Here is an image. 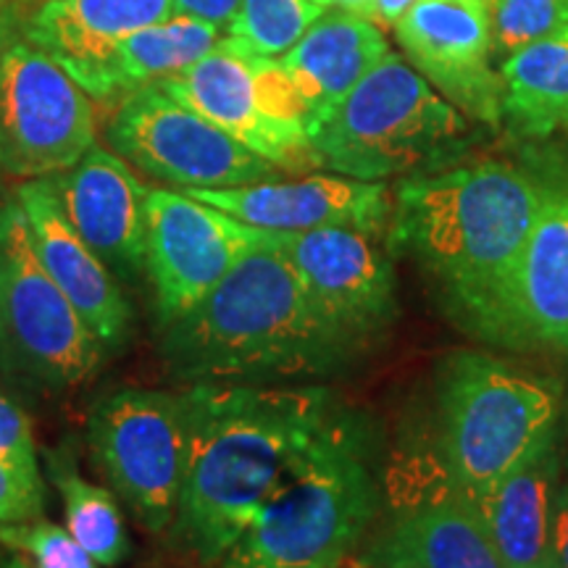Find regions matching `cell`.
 I'll use <instances>...</instances> for the list:
<instances>
[{
    "instance_id": "10",
    "label": "cell",
    "mask_w": 568,
    "mask_h": 568,
    "mask_svg": "<svg viewBox=\"0 0 568 568\" xmlns=\"http://www.w3.org/2000/svg\"><path fill=\"white\" fill-rule=\"evenodd\" d=\"M105 140L126 163L182 190L243 187L282 180L276 163L261 159L230 132L166 95L159 84L130 92L105 126Z\"/></svg>"
},
{
    "instance_id": "31",
    "label": "cell",
    "mask_w": 568,
    "mask_h": 568,
    "mask_svg": "<svg viewBox=\"0 0 568 568\" xmlns=\"http://www.w3.org/2000/svg\"><path fill=\"white\" fill-rule=\"evenodd\" d=\"M240 6H243V0H174V13L203 19L209 24L230 30L232 21L237 19Z\"/></svg>"
},
{
    "instance_id": "3",
    "label": "cell",
    "mask_w": 568,
    "mask_h": 568,
    "mask_svg": "<svg viewBox=\"0 0 568 568\" xmlns=\"http://www.w3.org/2000/svg\"><path fill=\"white\" fill-rule=\"evenodd\" d=\"M159 343L163 366L182 385L318 379L361 353L316 308L268 232L203 301L161 326Z\"/></svg>"
},
{
    "instance_id": "28",
    "label": "cell",
    "mask_w": 568,
    "mask_h": 568,
    "mask_svg": "<svg viewBox=\"0 0 568 568\" xmlns=\"http://www.w3.org/2000/svg\"><path fill=\"white\" fill-rule=\"evenodd\" d=\"M495 48L514 53L568 27V0H493Z\"/></svg>"
},
{
    "instance_id": "8",
    "label": "cell",
    "mask_w": 568,
    "mask_h": 568,
    "mask_svg": "<svg viewBox=\"0 0 568 568\" xmlns=\"http://www.w3.org/2000/svg\"><path fill=\"white\" fill-rule=\"evenodd\" d=\"M155 84L282 172L318 169L308 111L280 59L255 53L230 32L193 67Z\"/></svg>"
},
{
    "instance_id": "22",
    "label": "cell",
    "mask_w": 568,
    "mask_h": 568,
    "mask_svg": "<svg viewBox=\"0 0 568 568\" xmlns=\"http://www.w3.org/2000/svg\"><path fill=\"white\" fill-rule=\"evenodd\" d=\"M516 335L568 347V195H545L516 276Z\"/></svg>"
},
{
    "instance_id": "33",
    "label": "cell",
    "mask_w": 568,
    "mask_h": 568,
    "mask_svg": "<svg viewBox=\"0 0 568 568\" xmlns=\"http://www.w3.org/2000/svg\"><path fill=\"white\" fill-rule=\"evenodd\" d=\"M17 32H19V13L17 6L11 0H0V61L9 48L17 42Z\"/></svg>"
},
{
    "instance_id": "29",
    "label": "cell",
    "mask_w": 568,
    "mask_h": 568,
    "mask_svg": "<svg viewBox=\"0 0 568 568\" xmlns=\"http://www.w3.org/2000/svg\"><path fill=\"white\" fill-rule=\"evenodd\" d=\"M0 458L9 460L19 474H24L34 485L45 487L30 418L3 389H0Z\"/></svg>"
},
{
    "instance_id": "25",
    "label": "cell",
    "mask_w": 568,
    "mask_h": 568,
    "mask_svg": "<svg viewBox=\"0 0 568 568\" xmlns=\"http://www.w3.org/2000/svg\"><path fill=\"white\" fill-rule=\"evenodd\" d=\"M42 468L63 500L67 529L77 542L103 568L119 566L130 556V535H126L119 497L109 487L95 485L80 474L71 447L63 443L53 450H42Z\"/></svg>"
},
{
    "instance_id": "21",
    "label": "cell",
    "mask_w": 568,
    "mask_h": 568,
    "mask_svg": "<svg viewBox=\"0 0 568 568\" xmlns=\"http://www.w3.org/2000/svg\"><path fill=\"white\" fill-rule=\"evenodd\" d=\"M393 51L385 32L358 13H322L287 53L276 55L308 111V130Z\"/></svg>"
},
{
    "instance_id": "15",
    "label": "cell",
    "mask_w": 568,
    "mask_h": 568,
    "mask_svg": "<svg viewBox=\"0 0 568 568\" xmlns=\"http://www.w3.org/2000/svg\"><path fill=\"white\" fill-rule=\"evenodd\" d=\"M358 560L364 568H506L479 506L445 464L432 489L389 495L387 516L368 531Z\"/></svg>"
},
{
    "instance_id": "17",
    "label": "cell",
    "mask_w": 568,
    "mask_h": 568,
    "mask_svg": "<svg viewBox=\"0 0 568 568\" xmlns=\"http://www.w3.org/2000/svg\"><path fill=\"white\" fill-rule=\"evenodd\" d=\"M77 234L119 280L145 272L148 190L122 155L90 148L67 172L48 176Z\"/></svg>"
},
{
    "instance_id": "27",
    "label": "cell",
    "mask_w": 568,
    "mask_h": 568,
    "mask_svg": "<svg viewBox=\"0 0 568 568\" xmlns=\"http://www.w3.org/2000/svg\"><path fill=\"white\" fill-rule=\"evenodd\" d=\"M0 548L24 556L32 568H103L67 527L42 516L0 524Z\"/></svg>"
},
{
    "instance_id": "12",
    "label": "cell",
    "mask_w": 568,
    "mask_h": 568,
    "mask_svg": "<svg viewBox=\"0 0 568 568\" xmlns=\"http://www.w3.org/2000/svg\"><path fill=\"white\" fill-rule=\"evenodd\" d=\"M266 243V232L166 187L148 190L145 274L159 326L190 311Z\"/></svg>"
},
{
    "instance_id": "1",
    "label": "cell",
    "mask_w": 568,
    "mask_h": 568,
    "mask_svg": "<svg viewBox=\"0 0 568 568\" xmlns=\"http://www.w3.org/2000/svg\"><path fill=\"white\" fill-rule=\"evenodd\" d=\"M180 397L187 464L169 535L216 568L339 403L324 385H184Z\"/></svg>"
},
{
    "instance_id": "16",
    "label": "cell",
    "mask_w": 568,
    "mask_h": 568,
    "mask_svg": "<svg viewBox=\"0 0 568 568\" xmlns=\"http://www.w3.org/2000/svg\"><path fill=\"white\" fill-rule=\"evenodd\" d=\"M182 193L264 232L345 226L387 234L393 216V195L385 182H364L343 174H311L303 180H272L224 190L193 187Z\"/></svg>"
},
{
    "instance_id": "34",
    "label": "cell",
    "mask_w": 568,
    "mask_h": 568,
    "mask_svg": "<svg viewBox=\"0 0 568 568\" xmlns=\"http://www.w3.org/2000/svg\"><path fill=\"white\" fill-rule=\"evenodd\" d=\"M311 3H316L318 9L324 11L329 9L347 11V13H358V17L376 21V0H311Z\"/></svg>"
},
{
    "instance_id": "5",
    "label": "cell",
    "mask_w": 568,
    "mask_h": 568,
    "mask_svg": "<svg viewBox=\"0 0 568 568\" xmlns=\"http://www.w3.org/2000/svg\"><path fill=\"white\" fill-rule=\"evenodd\" d=\"M318 169L382 182L450 166L466 151L468 124L406 59L389 51L308 130Z\"/></svg>"
},
{
    "instance_id": "30",
    "label": "cell",
    "mask_w": 568,
    "mask_h": 568,
    "mask_svg": "<svg viewBox=\"0 0 568 568\" xmlns=\"http://www.w3.org/2000/svg\"><path fill=\"white\" fill-rule=\"evenodd\" d=\"M42 508H45V487L34 485L9 460L0 458V524L30 521L42 516Z\"/></svg>"
},
{
    "instance_id": "18",
    "label": "cell",
    "mask_w": 568,
    "mask_h": 568,
    "mask_svg": "<svg viewBox=\"0 0 568 568\" xmlns=\"http://www.w3.org/2000/svg\"><path fill=\"white\" fill-rule=\"evenodd\" d=\"M17 197L24 209L34 251L42 266L84 318L105 351L130 343L134 314L119 276L98 258L63 213L48 176L19 184Z\"/></svg>"
},
{
    "instance_id": "26",
    "label": "cell",
    "mask_w": 568,
    "mask_h": 568,
    "mask_svg": "<svg viewBox=\"0 0 568 568\" xmlns=\"http://www.w3.org/2000/svg\"><path fill=\"white\" fill-rule=\"evenodd\" d=\"M322 13L324 9L311 0H243L230 34L255 53L276 59L287 53Z\"/></svg>"
},
{
    "instance_id": "9",
    "label": "cell",
    "mask_w": 568,
    "mask_h": 568,
    "mask_svg": "<svg viewBox=\"0 0 568 568\" xmlns=\"http://www.w3.org/2000/svg\"><path fill=\"white\" fill-rule=\"evenodd\" d=\"M92 464L151 535H169L180 506L187 426L180 393L119 387L95 397L84 422Z\"/></svg>"
},
{
    "instance_id": "35",
    "label": "cell",
    "mask_w": 568,
    "mask_h": 568,
    "mask_svg": "<svg viewBox=\"0 0 568 568\" xmlns=\"http://www.w3.org/2000/svg\"><path fill=\"white\" fill-rule=\"evenodd\" d=\"M416 0H376V21L395 27V21L406 13Z\"/></svg>"
},
{
    "instance_id": "4",
    "label": "cell",
    "mask_w": 568,
    "mask_h": 568,
    "mask_svg": "<svg viewBox=\"0 0 568 568\" xmlns=\"http://www.w3.org/2000/svg\"><path fill=\"white\" fill-rule=\"evenodd\" d=\"M368 426L337 406L216 568H339L379 518Z\"/></svg>"
},
{
    "instance_id": "36",
    "label": "cell",
    "mask_w": 568,
    "mask_h": 568,
    "mask_svg": "<svg viewBox=\"0 0 568 568\" xmlns=\"http://www.w3.org/2000/svg\"><path fill=\"white\" fill-rule=\"evenodd\" d=\"M0 568H32L30 560L24 556H19V552H11V550H0Z\"/></svg>"
},
{
    "instance_id": "7",
    "label": "cell",
    "mask_w": 568,
    "mask_h": 568,
    "mask_svg": "<svg viewBox=\"0 0 568 568\" xmlns=\"http://www.w3.org/2000/svg\"><path fill=\"white\" fill-rule=\"evenodd\" d=\"M92 335L34 251L19 197L0 201V372L38 389L80 387L103 364Z\"/></svg>"
},
{
    "instance_id": "32",
    "label": "cell",
    "mask_w": 568,
    "mask_h": 568,
    "mask_svg": "<svg viewBox=\"0 0 568 568\" xmlns=\"http://www.w3.org/2000/svg\"><path fill=\"white\" fill-rule=\"evenodd\" d=\"M552 539H556L558 568H568V479L564 477H560L556 493V527H552Z\"/></svg>"
},
{
    "instance_id": "20",
    "label": "cell",
    "mask_w": 568,
    "mask_h": 568,
    "mask_svg": "<svg viewBox=\"0 0 568 568\" xmlns=\"http://www.w3.org/2000/svg\"><path fill=\"white\" fill-rule=\"evenodd\" d=\"M560 477L558 435H550L479 503L506 568H558L552 527Z\"/></svg>"
},
{
    "instance_id": "13",
    "label": "cell",
    "mask_w": 568,
    "mask_h": 568,
    "mask_svg": "<svg viewBox=\"0 0 568 568\" xmlns=\"http://www.w3.org/2000/svg\"><path fill=\"white\" fill-rule=\"evenodd\" d=\"M379 237L387 234L345 226L268 232V243L293 264L316 308L361 347L397 316L393 253Z\"/></svg>"
},
{
    "instance_id": "11",
    "label": "cell",
    "mask_w": 568,
    "mask_h": 568,
    "mask_svg": "<svg viewBox=\"0 0 568 568\" xmlns=\"http://www.w3.org/2000/svg\"><path fill=\"white\" fill-rule=\"evenodd\" d=\"M92 98L27 42L0 61V172L40 180L74 166L95 148Z\"/></svg>"
},
{
    "instance_id": "24",
    "label": "cell",
    "mask_w": 568,
    "mask_h": 568,
    "mask_svg": "<svg viewBox=\"0 0 568 568\" xmlns=\"http://www.w3.org/2000/svg\"><path fill=\"white\" fill-rule=\"evenodd\" d=\"M222 38V27L182 13L130 34L111 55L109 98L119 101L134 90L180 74L211 53Z\"/></svg>"
},
{
    "instance_id": "23",
    "label": "cell",
    "mask_w": 568,
    "mask_h": 568,
    "mask_svg": "<svg viewBox=\"0 0 568 568\" xmlns=\"http://www.w3.org/2000/svg\"><path fill=\"white\" fill-rule=\"evenodd\" d=\"M503 119L521 138L568 126V27L508 53L500 67Z\"/></svg>"
},
{
    "instance_id": "6",
    "label": "cell",
    "mask_w": 568,
    "mask_h": 568,
    "mask_svg": "<svg viewBox=\"0 0 568 568\" xmlns=\"http://www.w3.org/2000/svg\"><path fill=\"white\" fill-rule=\"evenodd\" d=\"M443 464L456 485L485 500L535 453L560 418V387L487 353L460 351L439 366Z\"/></svg>"
},
{
    "instance_id": "2",
    "label": "cell",
    "mask_w": 568,
    "mask_h": 568,
    "mask_svg": "<svg viewBox=\"0 0 568 568\" xmlns=\"http://www.w3.org/2000/svg\"><path fill=\"white\" fill-rule=\"evenodd\" d=\"M542 201L503 161L406 176L395 187L387 251L414 261L481 335L518 339L516 276Z\"/></svg>"
},
{
    "instance_id": "14",
    "label": "cell",
    "mask_w": 568,
    "mask_h": 568,
    "mask_svg": "<svg viewBox=\"0 0 568 568\" xmlns=\"http://www.w3.org/2000/svg\"><path fill=\"white\" fill-rule=\"evenodd\" d=\"M410 67L466 116L503 122V80L493 69V0H416L395 21Z\"/></svg>"
},
{
    "instance_id": "19",
    "label": "cell",
    "mask_w": 568,
    "mask_h": 568,
    "mask_svg": "<svg viewBox=\"0 0 568 568\" xmlns=\"http://www.w3.org/2000/svg\"><path fill=\"white\" fill-rule=\"evenodd\" d=\"M174 17V0H45L24 34L92 101L111 103L109 63L130 34Z\"/></svg>"
}]
</instances>
